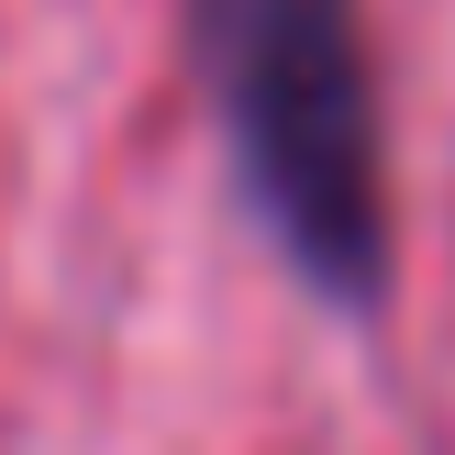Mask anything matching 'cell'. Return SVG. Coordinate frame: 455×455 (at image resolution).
<instances>
[{
  "instance_id": "obj_1",
  "label": "cell",
  "mask_w": 455,
  "mask_h": 455,
  "mask_svg": "<svg viewBox=\"0 0 455 455\" xmlns=\"http://www.w3.org/2000/svg\"><path fill=\"white\" fill-rule=\"evenodd\" d=\"M189 67L222 111L267 244L333 311L389 300V156L355 0H189Z\"/></svg>"
}]
</instances>
